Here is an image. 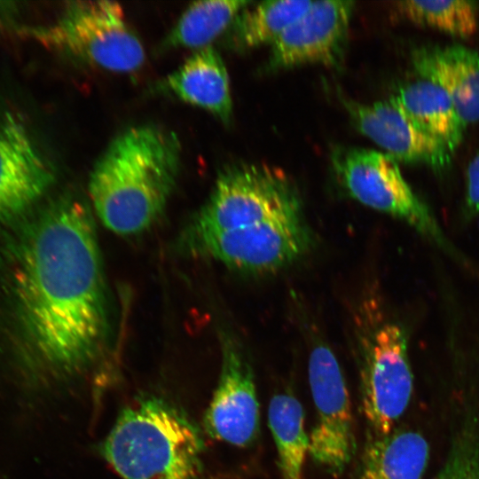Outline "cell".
Wrapping results in <instances>:
<instances>
[{
  "instance_id": "3957f363",
  "label": "cell",
  "mask_w": 479,
  "mask_h": 479,
  "mask_svg": "<svg viewBox=\"0 0 479 479\" xmlns=\"http://www.w3.org/2000/svg\"><path fill=\"white\" fill-rule=\"evenodd\" d=\"M102 449L122 479H206L200 430L160 397H141L124 408Z\"/></svg>"
},
{
  "instance_id": "6da1fadb",
  "label": "cell",
  "mask_w": 479,
  "mask_h": 479,
  "mask_svg": "<svg viewBox=\"0 0 479 479\" xmlns=\"http://www.w3.org/2000/svg\"><path fill=\"white\" fill-rule=\"evenodd\" d=\"M91 207L74 192L44 204L11 248L21 334L50 366L82 373L110 341V304Z\"/></svg>"
},
{
  "instance_id": "ac0fdd59",
  "label": "cell",
  "mask_w": 479,
  "mask_h": 479,
  "mask_svg": "<svg viewBox=\"0 0 479 479\" xmlns=\"http://www.w3.org/2000/svg\"><path fill=\"white\" fill-rule=\"evenodd\" d=\"M268 422L281 479H303L310 436L305 430L302 405L290 394H277L269 404Z\"/></svg>"
},
{
  "instance_id": "8992f818",
  "label": "cell",
  "mask_w": 479,
  "mask_h": 479,
  "mask_svg": "<svg viewBox=\"0 0 479 479\" xmlns=\"http://www.w3.org/2000/svg\"><path fill=\"white\" fill-rule=\"evenodd\" d=\"M20 34L110 72H134L145 59L144 46L122 8L112 1L68 2L53 22L24 26Z\"/></svg>"
},
{
  "instance_id": "30bf717a",
  "label": "cell",
  "mask_w": 479,
  "mask_h": 479,
  "mask_svg": "<svg viewBox=\"0 0 479 479\" xmlns=\"http://www.w3.org/2000/svg\"><path fill=\"white\" fill-rule=\"evenodd\" d=\"M308 369L316 408V421L309 436V454L327 472L340 475L356 450L346 381L334 352L324 343L311 350Z\"/></svg>"
},
{
  "instance_id": "8fae6325",
  "label": "cell",
  "mask_w": 479,
  "mask_h": 479,
  "mask_svg": "<svg viewBox=\"0 0 479 479\" xmlns=\"http://www.w3.org/2000/svg\"><path fill=\"white\" fill-rule=\"evenodd\" d=\"M214 439L247 447L257 437L260 405L253 370L245 350L232 336L222 340V364L216 388L204 416Z\"/></svg>"
},
{
  "instance_id": "7a4b0ae2",
  "label": "cell",
  "mask_w": 479,
  "mask_h": 479,
  "mask_svg": "<svg viewBox=\"0 0 479 479\" xmlns=\"http://www.w3.org/2000/svg\"><path fill=\"white\" fill-rule=\"evenodd\" d=\"M180 163L181 145L174 132L148 124L123 130L90 172L88 192L93 213L115 234L145 232L164 212Z\"/></svg>"
},
{
  "instance_id": "2e32d148",
  "label": "cell",
  "mask_w": 479,
  "mask_h": 479,
  "mask_svg": "<svg viewBox=\"0 0 479 479\" xmlns=\"http://www.w3.org/2000/svg\"><path fill=\"white\" fill-rule=\"evenodd\" d=\"M429 446L421 434L394 429L386 435H368L359 479H422Z\"/></svg>"
},
{
  "instance_id": "ba28073f",
  "label": "cell",
  "mask_w": 479,
  "mask_h": 479,
  "mask_svg": "<svg viewBox=\"0 0 479 479\" xmlns=\"http://www.w3.org/2000/svg\"><path fill=\"white\" fill-rule=\"evenodd\" d=\"M331 160L338 180L352 198L405 221L444 250L455 253L431 211L404 180L395 159L386 153L338 146Z\"/></svg>"
},
{
  "instance_id": "5bb4252c",
  "label": "cell",
  "mask_w": 479,
  "mask_h": 479,
  "mask_svg": "<svg viewBox=\"0 0 479 479\" xmlns=\"http://www.w3.org/2000/svg\"><path fill=\"white\" fill-rule=\"evenodd\" d=\"M420 78L440 86L463 122H479V53L460 44L423 45L412 53Z\"/></svg>"
},
{
  "instance_id": "7402d4cb",
  "label": "cell",
  "mask_w": 479,
  "mask_h": 479,
  "mask_svg": "<svg viewBox=\"0 0 479 479\" xmlns=\"http://www.w3.org/2000/svg\"><path fill=\"white\" fill-rule=\"evenodd\" d=\"M437 479H479V440H459Z\"/></svg>"
},
{
  "instance_id": "d6986e66",
  "label": "cell",
  "mask_w": 479,
  "mask_h": 479,
  "mask_svg": "<svg viewBox=\"0 0 479 479\" xmlns=\"http://www.w3.org/2000/svg\"><path fill=\"white\" fill-rule=\"evenodd\" d=\"M249 4L251 2L239 0L194 2L182 13L162 44L165 48L195 51L210 46Z\"/></svg>"
},
{
  "instance_id": "52a82bcc",
  "label": "cell",
  "mask_w": 479,
  "mask_h": 479,
  "mask_svg": "<svg viewBox=\"0 0 479 479\" xmlns=\"http://www.w3.org/2000/svg\"><path fill=\"white\" fill-rule=\"evenodd\" d=\"M56 179L25 102L0 91V228L38 206Z\"/></svg>"
},
{
  "instance_id": "277c9868",
  "label": "cell",
  "mask_w": 479,
  "mask_h": 479,
  "mask_svg": "<svg viewBox=\"0 0 479 479\" xmlns=\"http://www.w3.org/2000/svg\"><path fill=\"white\" fill-rule=\"evenodd\" d=\"M300 216H304L301 196L286 173L261 163H235L220 171L179 243Z\"/></svg>"
},
{
  "instance_id": "44dd1931",
  "label": "cell",
  "mask_w": 479,
  "mask_h": 479,
  "mask_svg": "<svg viewBox=\"0 0 479 479\" xmlns=\"http://www.w3.org/2000/svg\"><path fill=\"white\" fill-rule=\"evenodd\" d=\"M398 12L415 24L431 27L453 36L467 38L477 28V3L470 0L416 1L397 4Z\"/></svg>"
},
{
  "instance_id": "7c38bea8",
  "label": "cell",
  "mask_w": 479,
  "mask_h": 479,
  "mask_svg": "<svg viewBox=\"0 0 479 479\" xmlns=\"http://www.w3.org/2000/svg\"><path fill=\"white\" fill-rule=\"evenodd\" d=\"M354 2H312L307 12L271 45L266 69L302 64L337 66L342 59Z\"/></svg>"
},
{
  "instance_id": "4fadbf2b",
  "label": "cell",
  "mask_w": 479,
  "mask_h": 479,
  "mask_svg": "<svg viewBox=\"0 0 479 479\" xmlns=\"http://www.w3.org/2000/svg\"><path fill=\"white\" fill-rule=\"evenodd\" d=\"M341 99L355 128L397 162L422 163L436 170L450 165L448 147L412 123L390 98L370 105Z\"/></svg>"
},
{
  "instance_id": "9a60e30c",
  "label": "cell",
  "mask_w": 479,
  "mask_h": 479,
  "mask_svg": "<svg viewBox=\"0 0 479 479\" xmlns=\"http://www.w3.org/2000/svg\"><path fill=\"white\" fill-rule=\"evenodd\" d=\"M164 86L180 100L211 113L224 122H230L232 100L229 75L213 46L195 51L166 77Z\"/></svg>"
},
{
  "instance_id": "603a6c76",
  "label": "cell",
  "mask_w": 479,
  "mask_h": 479,
  "mask_svg": "<svg viewBox=\"0 0 479 479\" xmlns=\"http://www.w3.org/2000/svg\"><path fill=\"white\" fill-rule=\"evenodd\" d=\"M465 212L469 216L479 213V154L473 158L467 169Z\"/></svg>"
},
{
  "instance_id": "e0dca14e",
  "label": "cell",
  "mask_w": 479,
  "mask_h": 479,
  "mask_svg": "<svg viewBox=\"0 0 479 479\" xmlns=\"http://www.w3.org/2000/svg\"><path fill=\"white\" fill-rule=\"evenodd\" d=\"M389 98L412 123L443 142L452 153L461 143L467 125L437 84L420 78L401 86Z\"/></svg>"
},
{
  "instance_id": "ffe728a7",
  "label": "cell",
  "mask_w": 479,
  "mask_h": 479,
  "mask_svg": "<svg viewBox=\"0 0 479 479\" xmlns=\"http://www.w3.org/2000/svg\"><path fill=\"white\" fill-rule=\"evenodd\" d=\"M310 0L266 1L242 10L232 27L233 43L241 48L271 45L310 8Z\"/></svg>"
},
{
  "instance_id": "5b68a950",
  "label": "cell",
  "mask_w": 479,
  "mask_h": 479,
  "mask_svg": "<svg viewBox=\"0 0 479 479\" xmlns=\"http://www.w3.org/2000/svg\"><path fill=\"white\" fill-rule=\"evenodd\" d=\"M359 312L355 335L362 412L368 435H386L395 429L412 397L407 336L401 325L372 306L365 304Z\"/></svg>"
},
{
  "instance_id": "9c48e42d",
  "label": "cell",
  "mask_w": 479,
  "mask_h": 479,
  "mask_svg": "<svg viewBox=\"0 0 479 479\" xmlns=\"http://www.w3.org/2000/svg\"><path fill=\"white\" fill-rule=\"evenodd\" d=\"M312 235L304 216L253 228L209 235L181 246L190 255L207 257L249 273L281 269L306 254Z\"/></svg>"
},
{
  "instance_id": "cb8c5ba5",
  "label": "cell",
  "mask_w": 479,
  "mask_h": 479,
  "mask_svg": "<svg viewBox=\"0 0 479 479\" xmlns=\"http://www.w3.org/2000/svg\"><path fill=\"white\" fill-rule=\"evenodd\" d=\"M0 30H2L1 25H0Z\"/></svg>"
}]
</instances>
